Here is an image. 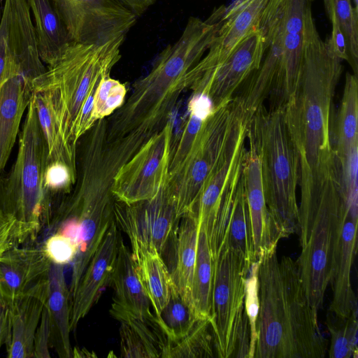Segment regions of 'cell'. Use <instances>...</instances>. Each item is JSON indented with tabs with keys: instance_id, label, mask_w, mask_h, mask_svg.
<instances>
[{
	"instance_id": "obj_9",
	"label": "cell",
	"mask_w": 358,
	"mask_h": 358,
	"mask_svg": "<svg viewBox=\"0 0 358 358\" xmlns=\"http://www.w3.org/2000/svg\"><path fill=\"white\" fill-rule=\"evenodd\" d=\"M173 124L169 120L114 175L110 192L116 201L134 203L153 198L169 176Z\"/></svg>"
},
{
	"instance_id": "obj_2",
	"label": "cell",
	"mask_w": 358,
	"mask_h": 358,
	"mask_svg": "<svg viewBox=\"0 0 358 358\" xmlns=\"http://www.w3.org/2000/svg\"><path fill=\"white\" fill-rule=\"evenodd\" d=\"M277 248L258 257L259 310L253 358H322L327 342L297 264Z\"/></svg>"
},
{
	"instance_id": "obj_39",
	"label": "cell",
	"mask_w": 358,
	"mask_h": 358,
	"mask_svg": "<svg viewBox=\"0 0 358 358\" xmlns=\"http://www.w3.org/2000/svg\"><path fill=\"white\" fill-rule=\"evenodd\" d=\"M75 180L76 173L67 165L59 162L46 164L44 185L48 194L66 191Z\"/></svg>"
},
{
	"instance_id": "obj_17",
	"label": "cell",
	"mask_w": 358,
	"mask_h": 358,
	"mask_svg": "<svg viewBox=\"0 0 358 358\" xmlns=\"http://www.w3.org/2000/svg\"><path fill=\"white\" fill-rule=\"evenodd\" d=\"M271 1L240 0L227 10L224 22L207 52L187 74V89L192 79L223 63L252 31L260 27Z\"/></svg>"
},
{
	"instance_id": "obj_12",
	"label": "cell",
	"mask_w": 358,
	"mask_h": 358,
	"mask_svg": "<svg viewBox=\"0 0 358 358\" xmlns=\"http://www.w3.org/2000/svg\"><path fill=\"white\" fill-rule=\"evenodd\" d=\"M84 185L74 198L66 217L75 219L78 228V252L71 264L70 294L76 289L89 262L114 220V198L110 185L98 180Z\"/></svg>"
},
{
	"instance_id": "obj_11",
	"label": "cell",
	"mask_w": 358,
	"mask_h": 358,
	"mask_svg": "<svg viewBox=\"0 0 358 358\" xmlns=\"http://www.w3.org/2000/svg\"><path fill=\"white\" fill-rule=\"evenodd\" d=\"M72 41L102 45L126 36L137 16L117 0H51Z\"/></svg>"
},
{
	"instance_id": "obj_1",
	"label": "cell",
	"mask_w": 358,
	"mask_h": 358,
	"mask_svg": "<svg viewBox=\"0 0 358 358\" xmlns=\"http://www.w3.org/2000/svg\"><path fill=\"white\" fill-rule=\"evenodd\" d=\"M342 61L321 38L306 7L303 50L297 85L285 106V122L299 162L300 202L317 200L341 173L333 140L332 110Z\"/></svg>"
},
{
	"instance_id": "obj_35",
	"label": "cell",
	"mask_w": 358,
	"mask_h": 358,
	"mask_svg": "<svg viewBox=\"0 0 358 358\" xmlns=\"http://www.w3.org/2000/svg\"><path fill=\"white\" fill-rule=\"evenodd\" d=\"M311 1L313 0H308ZM329 18L338 22L345 38L350 63L353 74L358 73V9L352 6L351 0H323Z\"/></svg>"
},
{
	"instance_id": "obj_34",
	"label": "cell",
	"mask_w": 358,
	"mask_h": 358,
	"mask_svg": "<svg viewBox=\"0 0 358 358\" xmlns=\"http://www.w3.org/2000/svg\"><path fill=\"white\" fill-rule=\"evenodd\" d=\"M327 324L331 336L329 357L357 358V311L348 317L328 312Z\"/></svg>"
},
{
	"instance_id": "obj_25",
	"label": "cell",
	"mask_w": 358,
	"mask_h": 358,
	"mask_svg": "<svg viewBox=\"0 0 358 358\" xmlns=\"http://www.w3.org/2000/svg\"><path fill=\"white\" fill-rule=\"evenodd\" d=\"M110 285L115 291L113 301L145 316L153 315L150 302L140 281L132 252L121 236Z\"/></svg>"
},
{
	"instance_id": "obj_6",
	"label": "cell",
	"mask_w": 358,
	"mask_h": 358,
	"mask_svg": "<svg viewBox=\"0 0 358 358\" xmlns=\"http://www.w3.org/2000/svg\"><path fill=\"white\" fill-rule=\"evenodd\" d=\"M343 205L338 176L328 182L316 202L299 206L297 234L301 250L296 263L308 300L317 310L323 307L329 285Z\"/></svg>"
},
{
	"instance_id": "obj_15",
	"label": "cell",
	"mask_w": 358,
	"mask_h": 358,
	"mask_svg": "<svg viewBox=\"0 0 358 358\" xmlns=\"http://www.w3.org/2000/svg\"><path fill=\"white\" fill-rule=\"evenodd\" d=\"M284 0H272L261 21L265 38V49L262 63L242 85L236 95L241 102L249 119L264 104L275 87L281 68L283 39Z\"/></svg>"
},
{
	"instance_id": "obj_33",
	"label": "cell",
	"mask_w": 358,
	"mask_h": 358,
	"mask_svg": "<svg viewBox=\"0 0 358 358\" xmlns=\"http://www.w3.org/2000/svg\"><path fill=\"white\" fill-rule=\"evenodd\" d=\"M157 317L167 338L175 339L185 335L201 317L172 281L168 302Z\"/></svg>"
},
{
	"instance_id": "obj_23",
	"label": "cell",
	"mask_w": 358,
	"mask_h": 358,
	"mask_svg": "<svg viewBox=\"0 0 358 358\" xmlns=\"http://www.w3.org/2000/svg\"><path fill=\"white\" fill-rule=\"evenodd\" d=\"M47 296H26L9 306V334L5 343L8 357H33L35 334Z\"/></svg>"
},
{
	"instance_id": "obj_46",
	"label": "cell",
	"mask_w": 358,
	"mask_h": 358,
	"mask_svg": "<svg viewBox=\"0 0 358 358\" xmlns=\"http://www.w3.org/2000/svg\"><path fill=\"white\" fill-rule=\"evenodd\" d=\"M2 4H3V0H0V20H1V18L3 7V6Z\"/></svg>"
},
{
	"instance_id": "obj_30",
	"label": "cell",
	"mask_w": 358,
	"mask_h": 358,
	"mask_svg": "<svg viewBox=\"0 0 358 358\" xmlns=\"http://www.w3.org/2000/svg\"><path fill=\"white\" fill-rule=\"evenodd\" d=\"M214 349L210 319L200 317L182 336L167 338L161 357L209 358L214 357Z\"/></svg>"
},
{
	"instance_id": "obj_13",
	"label": "cell",
	"mask_w": 358,
	"mask_h": 358,
	"mask_svg": "<svg viewBox=\"0 0 358 358\" xmlns=\"http://www.w3.org/2000/svg\"><path fill=\"white\" fill-rule=\"evenodd\" d=\"M265 38L261 27L252 31L221 64L192 79L187 85L192 95L207 97L213 107L229 100L257 71L262 61Z\"/></svg>"
},
{
	"instance_id": "obj_4",
	"label": "cell",
	"mask_w": 358,
	"mask_h": 358,
	"mask_svg": "<svg viewBox=\"0 0 358 358\" xmlns=\"http://www.w3.org/2000/svg\"><path fill=\"white\" fill-rule=\"evenodd\" d=\"M246 138L259 157L265 201L282 238L298 233L299 162L283 107L258 108L248 121Z\"/></svg>"
},
{
	"instance_id": "obj_41",
	"label": "cell",
	"mask_w": 358,
	"mask_h": 358,
	"mask_svg": "<svg viewBox=\"0 0 358 358\" xmlns=\"http://www.w3.org/2000/svg\"><path fill=\"white\" fill-rule=\"evenodd\" d=\"M51 324L46 303L42 312L39 324L34 338L33 357H50Z\"/></svg>"
},
{
	"instance_id": "obj_36",
	"label": "cell",
	"mask_w": 358,
	"mask_h": 358,
	"mask_svg": "<svg viewBox=\"0 0 358 358\" xmlns=\"http://www.w3.org/2000/svg\"><path fill=\"white\" fill-rule=\"evenodd\" d=\"M125 84L110 77L99 84L93 100L92 115L93 118L101 120L121 107L125 101Z\"/></svg>"
},
{
	"instance_id": "obj_18",
	"label": "cell",
	"mask_w": 358,
	"mask_h": 358,
	"mask_svg": "<svg viewBox=\"0 0 358 358\" xmlns=\"http://www.w3.org/2000/svg\"><path fill=\"white\" fill-rule=\"evenodd\" d=\"M357 225L358 216L352 215L344 204L329 280L333 297L329 312L339 317H348L357 311V298L351 283L352 267L357 248Z\"/></svg>"
},
{
	"instance_id": "obj_3",
	"label": "cell",
	"mask_w": 358,
	"mask_h": 358,
	"mask_svg": "<svg viewBox=\"0 0 358 358\" xmlns=\"http://www.w3.org/2000/svg\"><path fill=\"white\" fill-rule=\"evenodd\" d=\"M125 38L102 45L72 41L32 83L33 92L51 95L64 141L75 152L78 141L96 122L92 115L95 92L121 59Z\"/></svg>"
},
{
	"instance_id": "obj_44",
	"label": "cell",
	"mask_w": 358,
	"mask_h": 358,
	"mask_svg": "<svg viewBox=\"0 0 358 358\" xmlns=\"http://www.w3.org/2000/svg\"><path fill=\"white\" fill-rule=\"evenodd\" d=\"M9 306L0 298V348L7 341L9 334Z\"/></svg>"
},
{
	"instance_id": "obj_29",
	"label": "cell",
	"mask_w": 358,
	"mask_h": 358,
	"mask_svg": "<svg viewBox=\"0 0 358 358\" xmlns=\"http://www.w3.org/2000/svg\"><path fill=\"white\" fill-rule=\"evenodd\" d=\"M132 254L140 281L157 317L169 298L172 282L169 270L158 253L138 251Z\"/></svg>"
},
{
	"instance_id": "obj_16",
	"label": "cell",
	"mask_w": 358,
	"mask_h": 358,
	"mask_svg": "<svg viewBox=\"0 0 358 358\" xmlns=\"http://www.w3.org/2000/svg\"><path fill=\"white\" fill-rule=\"evenodd\" d=\"M50 265L42 249L12 246L0 258V298L10 306L26 296L48 294Z\"/></svg>"
},
{
	"instance_id": "obj_38",
	"label": "cell",
	"mask_w": 358,
	"mask_h": 358,
	"mask_svg": "<svg viewBox=\"0 0 358 358\" xmlns=\"http://www.w3.org/2000/svg\"><path fill=\"white\" fill-rule=\"evenodd\" d=\"M42 250L50 262L67 265L74 259L78 245L70 238L55 233L48 238Z\"/></svg>"
},
{
	"instance_id": "obj_7",
	"label": "cell",
	"mask_w": 358,
	"mask_h": 358,
	"mask_svg": "<svg viewBox=\"0 0 358 358\" xmlns=\"http://www.w3.org/2000/svg\"><path fill=\"white\" fill-rule=\"evenodd\" d=\"M244 114L241 102L236 95L213 107L203 120L181 163L169 173L167 186L175 203L178 219L192 210L205 180L225 151Z\"/></svg>"
},
{
	"instance_id": "obj_8",
	"label": "cell",
	"mask_w": 358,
	"mask_h": 358,
	"mask_svg": "<svg viewBox=\"0 0 358 358\" xmlns=\"http://www.w3.org/2000/svg\"><path fill=\"white\" fill-rule=\"evenodd\" d=\"M251 266L237 251L225 248L213 260L210 323L220 358L232 357L248 318L245 284Z\"/></svg>"
},
{
	"instance_id": "obj_31",
	"label": "cell",
	"mask_w": 358,
	"mask_h": 358,
	"mask_svg": "<svg viewBox=\"0 0 358 358\" xmlns=\"http://www.w3.org/2000/svg\"><path fill=\"white\" fill-rule=\"evenodd\" d=\"M213 273V260L206 233L199 229L191 296L196 312L201 317L210 319Z\"/></svg>"
},
{
	"instance_id": "obj_24",
	"label": "cell",
	"mask_w": 358,
	"mask_h": 358,
	"mask_svg": "<svg viewBox=\"0 0 358 358\" xmlns=\"http://www.w3.org/2000/svg\"><path fill=\"white\" fill-rule=\"evenodd\" d=\"M35 21L38 53L48 66L53 65L72 42L51 0H27Z\"/></svg>"
},
{
	"instance_id": "obj_10",
	"label": "cell",
	"mask_w": 358,
	"mask_h": 358,
	"mask_svg": "<svg viewBox=\"0 0 358 358\" xmlns=\"http://www.w3.org/2000/svg\"><path fill=\"white\" fill-rule=\"evenodd\" d=\"M114 220L127 235L132 252L148 251L162 255L178 217L167 181L151 199L113 204Z\"/></svg>"
},
{
	"instance_id": "obj_40",
	"label": "cell",
	"mask_w": 358,
	"mask_h": 358,
	"mask_svg": "<svg viewBox=\"0 0 358 358\" xmlns=\"http://www.w3.org/2000/svg\"><path fill=\"white\" fill-rule=\"evenodd\" d=\"M120 349L123 357L157 358L153 351L126 324L120 322Z\"/></svg>"
},
{
	"instance_id": "obj_42",
	"label": "cell",
	"mask_w": 358,
	"mask_h": 358,
	"mask_svg": "<svg viewBox=\"0 0 358 358\" xmlns=\"http://www.w3.org/2000/svg\"><path fill=\"white\" fill-rule=\"evenodd\" d=\"M308 0H284L283 20L288 25L301 26L303 24Z\"/></svg>"
},
{
	"instance_id": "obj_37",
	"label": "cell",
	"mask_w": 358,
	"mask_h": 358,
	"mask_svg": "<svg viewBox=\"0 0 358 358\" xmlns=\"http://www.w3.org/2000/svg\"><path fill=\"white\" fill-rule=\"evenodd\" d=\"M259 262H253L250 268L245 284L244 310L250 328L249 358H253L257 342V322L259 310Z\"/></svg>"
},
{
	"instance_id": "obj_27",
	"label": "cell",
	"mask_w": 358,
	"mask_h": 358,
	"mask_svg": "<svg viewBox=\"0 0 358 358\" xmlns=\"http://www.w3.org/2000/svg\"><path fill=\"white\" fill-rule=\"evenodd\" d=\"M334 147L339 162L358 147V80L347 72L342 98L333 124Z\"/></svg>"
},
{
	"instance_id": "obj_19",
	"label": "cell",
	"mask_w": 358,
	"mask_h": 358,
	"mask_svg": "<svg viewBox=\"0 0 358 358\" xmlns=\"http://www.w3.org/2000/svg\"><path fill=\"white\" fill-rule=\"evenodd\" d=\"M120 234L113 220L71 296L70 329H75L110 285L117 257Z\"/></svg>"
},
{
	"instance_id": "obj_5",
	"label": "cell",
	"mask_w": 358,
	"mask_h": 358,
	"mask_svg": "<svg viewBox=\"0 0 358 358\" xmlns=\"http://www.w3.org/2000/svg\"><path fill=\"white\" fill-rule=\"evenodd\" d=\"M46 159V143L31 96L16 160L0 189V208L15 221V243L33 239L40 228L48 196L44 185Z\"/></svg>"
},
{
	"instance_id": "obj_14",
	"label": "cell",
	"mask_w": 358,
	"mask_h": 358,
	"mask_svg": "<svg viewBox=\"0 0 358 358\" xmlns=\"http://www.w3.org/2000/svg\"><path fill=\"white\" fill-rule=\"evenodd\" d=\"M206 236L213 260L222 250L231 248L250 266L257 261L242 171L227 187Z\"/></svg>"
},
{
	"instance_id": "obj_20",
	"label": "cell",
	"mask_w": 358,
	"mask_h": 358,
	"mask_svg": "<svg viewBox=\"0 0 358 358\" xmlns=\"http://www.w3.org/2000/svg\"><path fill=\"white\" fill-rule=\"evenodd\" d=\"M242 174L252 229L255 252L258 259L264 251L277 248L282 236L268 209L262 182L259 157L248 144Z\"/></svg>"
},
{
	"instance_id": "obj_32",
	"label": "cell",
	"mask_w": 358,
	"mask_h": 358,
	"mask_svg": "<svg viewBox=\"0 0 358 358\" xmlns=\"http://www.w3.org/2000/svg\"><path fill=\"white\" fill-rule=\"evenodd\" d=\"M110 315L120 322L127 324L153 351L161 357L167 336L155 315H143L113 300Z\"/></svg>"
},
{
	"instance_id": "obj_45",
	"label": "cell",
	"mask_w": 358,
	"mask_h": 358,
	"mask_svg": "<svg viewBox=\"0 0 358 358\" xmlns=\"http://www.w3.org/2000/svg\"><path fill=\"white\" fill-rule=\"evenodd\" d=\"M124 7L131 10L137 17L144 14L151 6H152L156 0H117Z\"/></svg>"
},
{
	"instance_id": "obj_28",
	"label": "cell",
	"mask_w": 358,
	"mask_h": 358,
	"mask_svg": "<svg viewBox=\"0 0 358 358\" xmlns=\"http://www.w3.org/2000/svg\"><path fill=\"white\" fill-rule=\"evenodd\" d=\"M32 99L46 143V164L62 163L76 173V152L64 141L51 95L45 91H34Z\"/></svg>"
},
{
	"instance_id": "obj_43",
	"label": "cell",
	"mask_w": 358,
	"mask_h": 358,
	"mask_svg": "<svg viewBox=\"0 0 358 358\" xmlns=\"http://www.w3.org/2000/svg\"><path fill=\"white\" fill-rule=\"evenodd\" d=\"M15 221L0 208V258L4 252L15 245Z\"/></svg>"
},
{
	"instance_id": "obj_21",
	"label": "cell",
	"mask_w": 358,
	"mask_h": 358,
	"mask_svg": "<svg viewBox=\"0 0 358 358\" xmlns=\"http://www.w3.org/2000/svg\"><path fill=\"white\" fill-rule=\"evenodd\" d=\"M32 93L31 83L22 76H13L0 87V173L9 159Z\"/></svg>"
},
{
	"instance_id": "obj_22",
	"label": "cell",
	"mask_w": 358,
	"mask_h": 358,
	"mask_svg": "<svg viewBox=\"0 0 358 358\" xmlns=\"http://www.w3.org/2000/svg\"><path fill=\"white\" fill-rule=\"evenodd\" d=\"M46 306L50 319L52 345L59 357H73L70 343L71 294L66 281L64 265L51 262Z\"/></svg>"
},
{
	"instance_id": "obj_26",
	"label": "cell",
	"mask_w": 358,
	"mask_h": 358,
	"mask_svg": "<svg viewBox=\"0 0 358 358\" xmlns=\"http://www.w3.org/2000/svg\"><path fill=\"white\" fill-rule=\"evenodd\" d=\"M173 231L174 261L169 268L171 280L182 296L192 304L191 288L196 258L199 227L196 219L187 215Z\"/></svg>"
}]
</instances>
